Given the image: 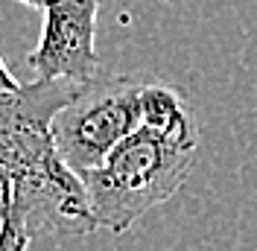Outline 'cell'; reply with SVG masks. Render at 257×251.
<instances>
[{
  "instance_id": "cell-6",
  "label": "cell",
  "mask_w": 257,
  "mask_h": 251,
  "mask_svg": "<svg viewBox=\"0 0 257 251\" xmlns=\"http://www.w3.org/2000/svg\"><path fill=\"white\" fill-rule=\"evenodd\" d=\"M30 242L27 231H21L9 216H0V251H27Z\"/></svg>"
},
{
  "instance_id": "cell-8",
  "label": "cell",
  "mask_w": 257,
  "mask_h": 251,
  "mask_svg": "<svg viewBox=\"0 0 257 251\" xmlns=\"http://www.w3.org/2000/svg\"><path fill=\"white\" fill-rule=\"evenodd\" d=\"M18 3H24V6H30V9H41V12H44L50 0H18Z\"/></svg>"
},
{
  "instance_id": "cell-5",
  "label": "cell",
  "mask_w": 257,
  "mask_h": 251,
  "mask_svg": "<svg viewBox=\"0 0 257 251\" xmlns=\"http://www.w3.org/2000/svg\"><path fill=\"white\" fill-rule=\"evenodd\" d=\"M141 108H144V126L152 132H161L173 141L193 143L199 146V120L187 91H181L178 85L167 82H146L144 96H141Z\"/></svg>"
},
{
  "instance_id": "cell-3",
  "label": "cell",
  "mask_w": 257,
  "mask_h": 251,
  "mask_svg": "<svg viewBox=\"0 0 257 251\" xmlns=\"http://www.w3.org/2000/svg\"><path fill=\"white\" fill-rule=\"evenodd\" d=\"M144 85L146 79L138 76L102 73L82 85L73 102L56 114V149L79 178L99 170L120 143L144 129Z\"/></svg>"
},
{
  "instance_id": "cell-4",
  "label": "cell",
  "mask_w": 257,
  "mask_h": 251,
  "mask_svg": "<svg viewBox=\"0 0 257 251\" xmlns=\"http://www.w3.org/2000/svg\"><path fill=\"white\" fill-rule=\"evenodd\" d=\"M102 0H50L38 44L30 53L35 79L88 85L102 76L96 53V15Z\"/></svg>"
},
{
  "instance_id": "cell-2",
  "label": "cell",
  "mask_w": 257,
  "mask_h": 251,
  "mask_svg": "<svg viewBox=\"0 0 257 251\" xmlns=\"http://www.w3.org/2000/svg\"><path fill=\"white\" fill-rule=\"evenodd\" d=\"M196 149L199 146L173 141L146 126L138 129L99 170L82 178L96 225L117 236L132 231L144 213L184 187L196 164Z\"/></svg>"
},
{
  "instance_id": "cell-7",
  "label": "cell",
  "mask_w": 257,
  "mask_h": 251,
  "mask_svg": "<svg viewBox=\"0 0 257 251\" xmlns=\"http://www.w3.org/2000/svg\"><path fill=\"white\" fill-rule=\"evenodd\" d=\"M24 85L15 79V73L9 70V64L3 62V56H0V94H18Z\"/></svg>"
},
{
  "instance_id": "cell-1",
  "label": "cell",
  "mask_w": 257,
  "mask_h": 251,
  "mask_svg": "<svg viewBox=\"0 0 257 251\" xmlns=\"http://www.w3.org/2000/svg\"><path fill=\"white\" fill-rule=\"evenodd\" d=\"M82 85L35 79L0 94V216L32 236L94 234L96 216L85 181L62 161L53 141L56 114Z\"/></svg>"
}]
</instances>
